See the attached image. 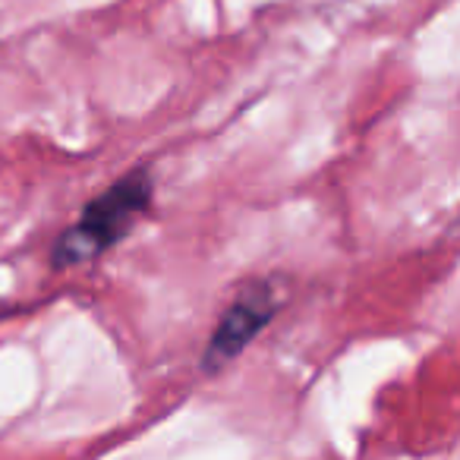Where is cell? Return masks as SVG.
<instances>
[{
  "mask_svg": "<svg viewBox=\"0 0 460 460\" xmlns=\"http://www.w3.org/2000/svg\"><path fill=\"white\" fill-rule=\"evenodd\" d=\"M155 199V180L148 167H136V171L123 173L111 190L95 196L83 208L76 224L60 234L51 246V269L66 271L85 265L92 259L104 256L114 250L123 237H127L133 224L152 208Z\"/></svg>",
  "mask_w": 460,
  "mask_h": 460,
  "instance_id": "1",
  "label": "cell"
},
{
  "mask_svg": "<svg viewBox=\"0 0 460 460\" xmlns=\"http://www.w3.org/2000/svg\"><path fill=\"white\" fill-rule=\"evenodd\" d=\"M275 315L278 294L271 290V284H250L237 300L230 303L227 313L221 315V322L211 332L208 344L202 350V369L211 376V372H221L224 366H230L259 338V332L269 328V322Z\"/></svg>",
  "mask_w": 460,
  "mask_h": 460,
  "instance_id": "2",
  "label": "cell"
}]
</instances>
